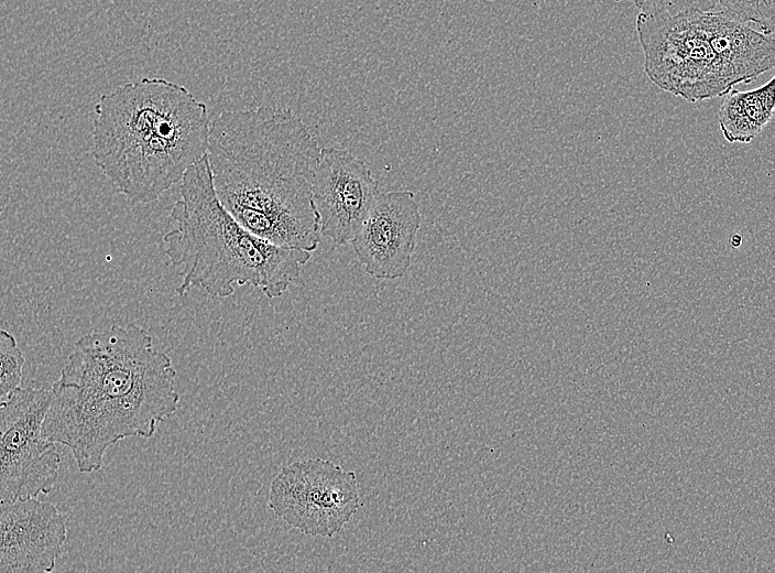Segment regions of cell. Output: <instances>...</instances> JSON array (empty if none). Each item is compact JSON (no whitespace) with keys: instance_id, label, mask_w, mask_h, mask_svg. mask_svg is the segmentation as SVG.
Instances as JSON below:
<instances>
[{"instance_id":"cell-1","label":"cell","mask_w":775,"mask_h":573,"mask_svg":"<svg viewBox=\"0 0 775 573\" xmlns=\"http://www.w3.org/2000/svg\"><path fill=\"white\" fill-rule=\"evenodd\" d=\"M176 378L171 357L141 326L91 331L52 386L43 435L68 447L80 473L99 471L110 446L152 437L177 410Z\"/></svg>"},{"instance_id":"cell-2","label":"cell","mask_w":775,"mask_h":573,"mask_svg":"<svg viewBox=\"0 0 775 573\" xmlns=\"http://www.w3.org/2000/svg\"><path fill=\"white\" fill-rule=\"evenodd\" d=\"M320 148L290 108L222 111L209 127L206 156L220 204L245 229L287 248L320 240L313 182Z\"/></svg>"},{"instance_id":"cell-3","label":"cell","mask_w":775,"mask_h":573,"mask_svg":"<svg viewBox=\"0 0 775 573\" xmlns=\"http://www.w3.org/2000/svg\"><path fill=\"white\" fill-rule=\"evenodd\" d=\"M209 127L206 105L185 86L143 77L99 98L91 154L119 193L149 204L206 155Z\"/></svg>"},{"instance_id":"cell-4","label":"cell","mask_w":775,"mask_h":573,"mask_svg":"<svg viewBox=\"0 0 775 573\" xmlns=\"http://www.w3.org/2000/svg\"><path fill=\"white\" fill-rule=\"evenodd\" d=\"M179 183L181 198L171 210L175 226L162 241L182 278L178 295L200 288L228 298L237 285H252L275 299L298 280L312 252L271 244L240 225L216 196L206 155Z\"/></svg>"},{"instance_id":"cell-5","label":"cell","mask_w":775,"mask_h":573,"mask_svg":"<svg viewBox=\"0 0 775 573\" xmlns=\"http://www.w3.org/2000/svg\"><path fill=\"white\" fill-rule=\"evenodd\" d=\"M635 25L647 77L690 102L724 96L775 65L774 36L719 9L665 18L640 13Z\"/></svg>"},{"instance_id":"cell-6","label":"cell","mask_w":775,"mask_h":573,"mask_svg":"<svg viewBox=\"0 0 775 573\" xmlns=\"http://www.w3.org/2000/svg\"><path fill=\"white\" fill-rule=\"evenodd\" d=\"M356 474L323 458L292 462L270 486L269 508L306 536L331 538L359 507Z\"/></svg>"},{"instance_id":"cell-7","label":"cell","mask_w":775,"mask_h":573,"mask_svg":"<svg viewBox=\"0 0 775 573\" xmlns=\"http://www.w3.org/2000/svg\"><path fill=\"white\" fill-rule=\"evenodd\" d=\"M51 399V390L20 387L0 408V500L53 489L61 455L43 435Z\"/></svg>"},{"instance_id":"cell-8","label":"cell","mask_w":775,"mask_h":573,"mask_svg":"<svg viewBox=\"0 0 775 573\" xmlns=\"http://www.w3.org/2000/svg\"><path fill=\"white\" fill-rule=\"evenodd\" d=\"M379 184L367 164L339 148L321 149L313 182L320 235L350 242L372 208Z\"/></svg>"},{"instance_id":"cell-9","label":"cell","mask_w":775,"mask_h":573,"mask_svg":"<svg viewBox=\"0 0 775 573\" xmlns=\"http://www.w3.org/2000/svg\"><path fill=\"white\" fill-rule=\"evenodd\" d=\"M419 226L414 194L390 191L378 195L350 244L369 275L395 280L410 268Z\"/></svg>"},{"instance_id":"cell-10","label":"cell","mask_w":775,"mask_h":573,"mask_svg":"<svg viewBox=\"0 0 775 573\" xmlns=\"http://www.w3.org/2000/svg\"><path fill=\"white\" fill-rule=\"evenodd\" d=\"M66 540V521L52 502L0 500V573L51 572Z\"/></svg>"},{"instance_id":"cell-11","label":"cell","mask_w":775,"mask_h":573,"mask_svg":"<svg viewBox=\"0 0 775 573\" xmlns=\"http://www.w3.org/2000/svg\"><path fill=\"white\" fill-rule=\"evenodd\" d=\"M774 77L750 90L731 89L718 111L724 139L731 143H749L773 118L775 109Z\"/></svg>"},{"instance_id":"cell-12","label":"cell","mask_w":775,"mask_h":573,"mask_svg":"<svg viewBox=\"0 0 775 573\" xmlns=\"http://www.w3.org/2000/svg\"><path fill=\"white\" fill-rule=\"evenodd\" d=\"M24 361L14 335L0 328V403L6 402L20 388Z\"/></svg>"},{"instance_id":"cell-13","label":"cell","mask_w":775,"mask_h":573,"mask_svg":"<svg viewBox=\"0 0 775 573\" xmlns=\"http://www.w3.org/2000/svg\"><path fill=\"white\" fill-rule=\"evenodd\" d=\"M717 9L745 22L764 34H774L775 0H719Z\"/></svg>"},{"instance_id":"cell-14","label":"cell","mask_w":775,"mask_h":573,"mask_svg":"<svg viewBox=\"0 0 775 573\" xmlns=\"http://www.w3.org/2000/svg\"><path fill=\"white\" fill-rule=\"evenodd\" d=\"M641 13L652 17H674L688 12L716 10L719 0H634Z\"/></svg>"},{"instance_id":"cell-15","label":"cell","mask_w":775,"mask_h":573,"mask_svg":"<svg viewBox=\"0 0 775 573\" xmlns=\"http://www.w3.org/2000/svg\"><path fill=\"white\" fill-rule=\"evenodd\" d=\"M741 242H742V237L738 234H734L730 239V244L733 248L739 247L741 245Z\"/></svg>"},{"instance_id":"cell-16","label":"cell","mask_w":775,"mask_h":573,"mask_svg":"<svg viewBox=\"0 0 775 573\" xmlns=\"http://www.w3.org/2000/svg\"><path fill=\"white\" fill-rule=\"evenodd\" d=\"M0 177H1V171H0ZM1 213H2V209H1V206H0V218H1Z\"/></svg>"},{"instance_id":"cell-17","label":"cell","mask_w":775,"mask_h":573,"mask_svg":"<svg viewBox=\"0 0 775 573\" xmlns=\"http://www.w3.org/2000/svg\"><path fill=\"white\" fill-rule=\"evenodd\" d=\"M3 403H4V402L0 403V408L2 407Z\"/></svg>"},{"instance_id":"cell-18","label":"cell","mask_w":775,"mask_h":573,"mask_svg":"<svg viewBox=\"0 0 775 573\" xmlns=\"http://www.w3.org/2000/svg\"><path fill=\"white\" fill-rule=\"evenodd\" d=\"M614 1H621V0H614Z\"/></svg>"}]
</instances>
